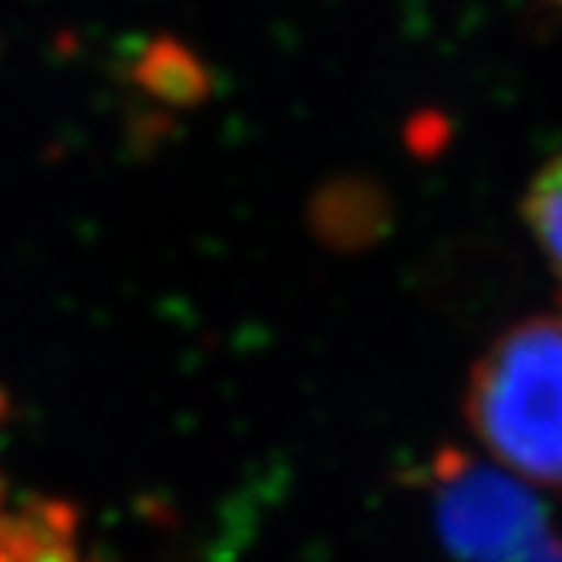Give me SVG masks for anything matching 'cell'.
<instances>
[{"instance_id":"6da1fadb","label":"cell","mask_w":562,"mask_h":562,"mask_svg":"<svg viewBox=\"0 0 562 562\" xmlns=\"http://www.w3.org/2000/svg\"><path fill=\"white\" fill-rule=\"evenodd\" d=\"M464 417L512 474L562 495V315L521 318L492 339L471 367Z\"/></svg>"},{"instance_id":"7a4b0ae2","label":"cell","mask_w":562,"mask_h":562,"mask_svg":"<svg viewBox=\"0 0 562 562\" xmlns=\"http://www.w3.org/2000/svg\"><path fill=\"white\" fill-rule=\"evenodd\" d=\"M430 505L440 546L454 562H536L555 539L526 481L461 451L434 458Z\"/></svg>"},{"instance_id":"3957f363","label":"cell","mask_w":562,"mask_h":562,"mask_svg":"<svg viewBox=\"0 0 562 562\" xmlns=\"http://www.w3.org/2000/svg\"><path fill=\"white\" fill-rule=\"evenodd\" d=\"M0 562H82V552L75 546L65 512H8L0 505Z\"/></svg>"},{"instance_id":"277c9868","label":"cell","mask_w":562,"mask_h":562,"mask_svg":"<svg viewBox=\"0 0 562 562\" xmlns=\"http://www.w3.org/2000/svg\"><path fill=\"white\" fill-rule=\"evenodd\" d=\"M521 217H526L536 245L562 278V153H555L532 177L526 196H521Z\"/></svg>"},{"instance_id":"5b68a950","label":"cell","mask_w":562,"mask_h":562,"mask_svg":"<svg viewBox=\"0 0 562 562\" xmlns=\"http://www.w3.org/2000/svg\"><path fill=\"white\" fill-rule=\"evenodd\" d=\"M0 420H4V400H0ZM0 505H4V485H0Z\"/></svg>"}]
</instances>
